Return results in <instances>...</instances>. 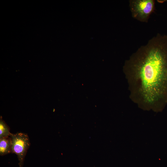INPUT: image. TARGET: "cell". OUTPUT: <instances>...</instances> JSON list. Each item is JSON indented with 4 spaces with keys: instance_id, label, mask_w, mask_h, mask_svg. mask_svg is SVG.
Returning a JSON list of instances; mask_svg holds the SVG:
<instances>
[{
    "instance_id": "6da1fadb",
    "label": "cell",
    "mask_w": 167,
    "mask_h": 167,
    "mask_svg": "<svg viewBox=\"0 0 167 167\" xmlns=\"http://www.w3.org/2000/svg\"><path fill=\"white\" fill-rule=\"evenodd\" d=\"M125 69L140 107L162 111L167 103V35L157 33L140 46Z\"/></svg>"
},
{
    "instance_id": "7a4b0ae2",
    "label": "cell",
    "mask_w": 167,
    "mask_h": 167,
    "mask_svg": "<svg viewBox=\"0 0 167 167\" xmlns=\"http://www.w3.org/2000/svg\"><path fill=\"white\" fill-rule=\"evenodd\" d=\"M129 6L133 18L142 22L147 23L155 9L154 0H130Z\"/></svg>"
},
{
    "instance_id": "3957f363",
    "label": "cell",
    "mask_w": 167,
    "mask_h": 167,
    "mask_svg": "<svg viewBox=\"0 0 167 167\" xmlns=\"http://www.w3.org/2000/svg\"><path fill=\"white\" fill-rule=\"evenodd\" d=\"M11 152L16 154L19 161V167H23L25 156L30 145L29 137L26 134L18 132L11 133Z\"/></svg>"
},
{
    "instance_id": "277c9868",
    "label": "cell",
    "mask_w": 167,
    "mask_h": 167,
    "mask_svg": "<svg viewBox=\"0 0 167 167\" xmlns=\"http://www.w3.org/2000/svg\"><path fill=\"white\" fill-rule=\"evenodd\" d=\"M11 139L10 136L0 139V155L4 156L11 153Z\"/></svg>"
},
{
    "instance_id": "5b68a950",
    "label": "cell",
    "mask_w": 167,
    "mask_h": 167,
    "mask_svg": "<svg viewBox=\"0 0 167 167\" xmlns=\"http://www.w3.org/2000/svg\"><path fill=\"white\" fill-rule=\"evenodd\" d=\"M11 133L10 128L1 118L0 119V139L9 136Z\"/></svg>"
}]
</instances>
